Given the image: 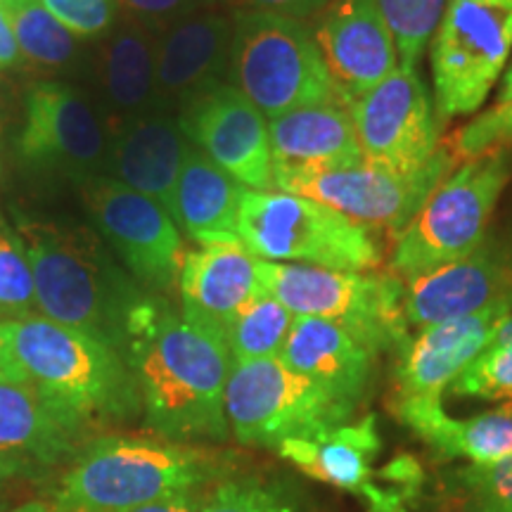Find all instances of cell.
Here are the masks:
<instances>
[{
	"label": "cell",
	"mask_w": 512,
	"mask_h": 512,
	"mask_svg": "<svg viewBox=\"0 0 512 512\" xmlns=\"http://www.w3.org/2000/svg\"><path fill=\"white\" fill-rule=\"evenodd\" d=\"M354 403L337 399L280 358L233 363L226 384V415L240 444L278 448L287 439L344 425Z\"/></svg>",
	"instance_id": "obj_9"
},
{
	"label": "cell",
	"mask_w": 512,
	"mask_h": 512,
	"mask_svg": "<svg viewBox=\"0 0 512 512\" xmlns=\"http://www.w3.org/2000/svg\"><path fill=\"white\" fill-rule=\"evenodd\" d=\"M5 325L31 387L79 430L91 434L143 415L131 368L100 339L43 316Z\"/></svg>",
	"instance_id": "obj_3"
},
{
	"label": "cell",
	"mask_w": 512,
	"mask_h": 512,
	"mask_svg": "<svg viewBox=\"0 0 512 512\" xmlns=\"http://www.w3.org/2000/svg\"><path fill=\"white\" fill-rule=\"evenodd\" d=\"M453 164L456 159L448 147H441L439 155L413 176L389 174L366 162L332 169L273 166V185L280 192L325 204L366 228L399 233L418 214L427 195L451 174Z\"/></svg>",
	"instance_id": "obj_11"
},
{
	"label": "cell",
	"mask_w": 512,
	"mask_h": 512,
	"mask_svg": "<svg viewBox=\"0 0 512 512\" xmlns=\"http://www.w3.org/2000/svg\"><path fill=\"white\" fill-rule=\"evenodd\" d=\"M311 34L344 105L373 91L399 67L396 41L377 0H332Z\"/></svg>",
	"instance_id": "obj_16"
},
{
	"label": "cell",
	"mask_w": 512,
	"mask_h": 512,
	"mask_svg": "<svg viewBox=\"0 0 512 512\" xmlns=\"http://www.w3.org/2000/svg\"><path fill=\"white\" fill-rule=\"evenodd\" d=\"M22 60L43 69L69 67L79 57V38L46 10L41 0H10L5 5Z\"/></svg>",
	"instance_id": "obj_29"
},
{
	"label": "cell",
	"mask_w": 512,
	"mask_h": 512,
	"mask_svg": "<svg viewBox=\"0 0 512 512\" xmlns=\"http://www.w3.org/2000/svg\"><path fill=\"white\" fill-rule=\"evenodd\" d=\"M5 512H57V510H55V505H50L46 501H27V503L17 505V508L5 510Z\"/></svg>",
	"instance_id": "obj_46"
},
{
	"label": "cell",
	"mask_w": 512,
	"mask_h": 512,
	"mask_svg": "<svg viewBox=\"0 0 512 512\" xmlns=\"http://www.w3.org/2000/svg\"><path fill=\"white\" fill-rule=\"evenodd\" d=\"M363 162L413 176L439 155V121L415 67H396L380 86L349 102Z\"/></svg>",
	"instance_id": "obj_14"
},
{
	"label": "cell",
	"mask_w": 512,
	"mask_h": 512,
	"mask_svg": "<svg viewBox=\"0 0 512 512\" xmlns=\"http://www.w3.org/2000/svg\"><path fill=\"white\" fill-rule=\"evenodd\" d=\"M128 512H200V496L197 494H181L164 498V501L147 503L143 508L128 510Z\"/></svg>",
	"instance_id": "obj_42"
},
{
	"label": "cell",
	"mask_w": 512,
	"mask_h": 512,
	"mask_svg": "<svg viewBox=\"0 0 512 512\" xmlns=\"http://www.w3.org/2000/svg\"><path fill=\"white\" fill-rule=\"evenodd\" d=\"M223 3L235 12H268V15L290 17L302 22L304 17L318 15L332 0H223Z\"/></svg>",
	"instance_id": "obj_39"
},
{
	"label": "cell",
	"mask_w": 512,
	"mask_h": 512,
	"mask_svg": "<svg viewBox=\"0 0 512 512\" xmlns=\"http://www.w3.org/2000/svg\"><path fill=\"white\" fill-rule=\"evenodd\" d=\"M510 304H512V283H510Z\"/></svg>",
	"instance_id": "obj_49"
},
{
	"label": "cell",
	"mask_w": 512,
	"mask_h": 512,
	"mask_svg": "<svg viewBox=\"0 0 512 512\" xmlns=\"http://www.w3.org/2000/svg\"><path fill=\"white\" fill-rule=\"evenodd\" d=\"M228 76L268 119L299 107L344 105L316 38L299 19L235 12Z\"/></svg>",
	"instance_id": "obj_5"
},
{
	"label": "cell",
	"mask_w": 512,
	"mask_h": 512,
	"mask_svg": "<svg viewBox=\"0 0 512 512\" xmlns=\"http://www.w3.org/2000/svg\"><path fill=\"white\" fill-rule=\"evenodd\" d=\"M453 394L512 403V344H491L451 384Z\"/></svg>",
	"instance_id": "obj_34"
},
{
	"label": "cell",
	"mask_w": 512,
	"mask_h": 512,
	"mask_svg": "<svg viewBox=\"0 0 512 512\" xmlns=\"http://www.w3.org/2000/svg\"><path fill=\"white\" fill-rule=\"evenodd\" d=\"M41 3L79 41L110 36L119 22L117 0H41Z\"/></svg>",
	"instance_id": "obj_37"
},
{
	"label": "cell",
	"mask_w": 512,
	"mask_h": 512,
	"mask_svg": "<svg viewBox=\"0 0 512 512\" xmlns=\"http://www.w3.org/2000/svg\"><path fill=\"white\" fill-rule=\"evenodd\" d=\"M0 110H3V107H0Z\"/></svg>",
	"instance_id": "obj_50"
},
{
	"label": "cell",
	"mask_w": 512,
	"mask_h": 512,
	"mask_svg": "<svg viewBox=\"0 0 512 512\" xmlns=\"http://www.w3.org/2000/svg\"><path fill=\"white\" fill-rule=\"evenodd\" d=\"M216 460L169 439L91 437L69 460L55 489L57 512H128L195 494L219 477Z\"/></svg>",
	"instance_id": "obj_4"
},
{
	"label": "cell",
	"mask_w": 512,
	"mask_h": 512,
	"mask_svg": "<svg viewBox=\"0 0 512 512\" xmlns=\"http://www.w3.org/2000/svg\"><path fill=\"white\" fill-rule=\"evenodd\" d=\"M233 15L214 8L188 15L157 36L155 81L159 110L169 112L192 93L226 81Z\"/></svg>",
	"instance_id": "obj_20"
},
{
	"label": "cell",
	"mask_w": 512,
	"mask_h": 512,
	"mask_svg": "<svg viewBox=\"0 0 512 512\" xmlns=\"http://www.w3.org/2000/svg\"><path fill=\"white\" fill-rule=\"evenodd\" d=\"M508 145H512V100L491 107L453 133L448 152L456 162H467L489 150H508Z\"/></svg>",
	"instance_id": "obj_36"
},
{
	"label": "cell",
	"mask_w": 512,
	"mask_h": 512,
	"mask_svg": "<svg viewBox=\"0 0 512 512\" xmlns=\"http://www.w3.org/2000/svg\"><path fill=\"white\" fill-rule=\"evenodd\" d=\"M512 313L510 299H501L472 316L422 328L408 339L396 366V401H441L458 375L486 347H491L501 320Z\"/></svg>",
	"instance_id": "obj_17"
},
{
	"label": "cell",
	"mask_w": 512,
	"mask_h": 512,
	"mask_svg": "<svg viewBox=\"0 0 512 512\" xmlns=\"http://www.w3.org/2000/svg\"><path fill=\"white\" fill-rule=\"evenodd\" d=\"M38 316L36 285L22 242L0 221V323Z\"/></svg>",
	"instance_id": "obj_32"
},
{
	"label": "cell",
	"mask_w": 512,
	"mask_h": 512,
	"mask_svg": "<svg viewBox=\"0 0 512 512\" xmlns=\"http://www.w3.org/2000/svg\"><path fill=\"white\" fill-rule=\"evenodd\" d=\"M185 138L247 190H271L268 121L230 81L211 83L178 105Z\"/></svg>",
	"instance_id": "obj_15"
},
{
	"label": "cell",
	"mask_w": 512,
	"mask_h": 512,
	"mask_svg": "<svg viewBox=\"0 0 512 512\" xmlns=\"http://www.w3.org/2000/svg\"><path fill=\"white\" fill-rule=\"evenodd\" d=\"M22 53H19L15 31H12L10 17L0 5V72L3 69H12L15 64H22Z\"/></svg>",
	"instance_id": "obj_41"
},
{
	"label": "cell",
	"mask_w": 512,
	"mask_h": 512,
	"mask_svg": "<svg viewBox=\"0 0 512 512\" xmlns=\"http://www.w3.org/2000/svg\"><path fill=\"white\" fill-rule=\"evenodd\" d=\"M259 283L294 318H323L342 325L373 354L403 349V283L396 275L330 271L304 264H256Z\"/></svg>",
	"instance_id": "obj_8"
},
{
	"label": "cell",
	"mask_w": 512,
	"mask_h": 512,
	"mask_svg": "<svg viewBox=\"0 0 512 512\" xmlns=\"http://www.w3.org/2000/svg\"><path fill=\"white\" fill-rule=\"evenodd\" d=\"M380 448L375 418L368 415L354 425L344 422L311 437L287 439L275 451L306 477L351 494H363L370 503V512H406L399 494H387L373 484V458Z\"/></svg>",
	"instance_id": "obj_21"
},
{
	"label": "cell",
	"mask_w": 512,
	"mask_h": 512,
	"mask_svg": "<svg viewBox=\"0 0 512 512\" xmlns=\"http://www.w3.org/2000/svg\"><path fill=\"white\" fill-rule=\"evenodd\" d=\"M188 147L178 117L152 112L110 138L107 171L131 190L157 200L174 219L176 185Z\"/></svg>",
	"instance_id": "obj_23"
},
{
	"label": "cell",
	"mask_w": 512,
	"mask_h": 512,
	"mask_svg": "<svg viewBox=\"0 0 512 512\" xmlns=\"http://www.w3.org/2000/svg\"><path fill=\"white\" fill-rule=\"evenodd\" d=\"M512 0H446L432 41L441 117L477 112L508 69Z\"/></svg>",
	"instance_id": "obj_10"
},
{
	"label": "cell",
	"mask_w": 512,
	"mask_h": 512,
	"mask_svg": "<svg viewBox=\"0 0 512 512\" xmlns=\"http://www.w3.org/2000/svg\"><path fill=\"white\" fill-rule=\"evenodd\" d=\"M512 273L491 254L489 247L406 278L403 285V318L413 328H430L472 316L501 299H510Z\"/></svg>",
	"instance_id": "obj_19"
},
{
	"label": "cell",
	"mask_w": 512,
	"mask_h": 512,
	"mask_svg": "<svg viewBox=\"0 0 512 512\" xmlns=\"http://www.w3.org/2000/svg\"><path fill=\"white\" fill-rule=\"evenodd\" d=\"M294 316L264 287L245 309L238 313L226 332L228 351L233 363L278 358L290 335Z\"/></svg>",
	"instance_id": "obj_30"
},
{
	"label": "cell",
	"mask_w": 512,
	"mask_h": 512,
	"mask_svg": "<svg viewBox=\"0 0 512 512\" xmlns=\"http://www.w3.org/2000/svg\"><path fill=\"white\" fill-rule=\"evenodd\" d=\"M508 181L510 152L505 147L467 159L451 171L396 233V278H413L477 252Z\"/></svg>",
	"instance_id": "obj_7"
},
{
	"label": "cell",
	"mask_w": 512,
	"mask_h": 512,
	"mask_svg": "<svg viewBox=\"0 0 512 512\" xmlns=\"http://www.w3.org/2000/svg\"><path fill=\"white\" fill-rule=\"evenodd\" d=\"M278 358L294 373L356 406L368 387L375 354L332 320L294 318Z\"/></svg>",
	"instance_id": "obj_24"
},
{
	"label": "cell",
	"mask_w": 512,
	"mask_h": 512,
	"mask_svg": "<svg viewBox=\"0 0 512 512\" xmlns=\"http://www.w3.org/2000/svg\"><path fill=\"white\" fill-rule=\"evenodd\" d=\"M273 166L332 169L363 162L356 128L344 105H311L268 119Z\"/></svg>",
	"instance_id": "obj_26"
},
{
	"label": "cell",
	"mask_w": 512,
	"mask_h": 512,
	"mask_svg": "<svg viewBox=\"0 0 512 512\" xmlns=\"http://www.w3.org/2000/svg\"><path fill=\"white\" fill-rule=\"evenodd\" d=\"M510 100H512V62L508 64V69H505V74H503L501 88H498L496 105H501V102H510Z\"/></svg>",
	"instance_id": "obj_45"
},
{
	"label": "cell",
	"mask_w": 512,
	"mask_h": 512,
	"mask_svg": "<svg viewBox=\"0 0 512 512\" xmlns=\"http://www.w3.org/2000/svg\"><path fill=\"white\" fill-rule=\"evenodd\" d=\"M396 41L399 67H415L439 27L446 0H377Z\"/></svg>",
	"instance_id": "obj_31"
},
{
	"label": "cell",
	"mask_w": 512,
	"mask_h": 512,
	"mask_svg": "<svg viewBox=\"0 0 512 512\" xmlns=\"http://www.w3.org/2000/svg\"><path fill=\"white\" fill-rule=\"evenodd\" d=\"M200 512H299V508L283 486L256 477H230L200 496Z\"/></svg>",
	"instance_id": "obj_33"
},
{
	"label": "cell",
	"mask_w": 512,
	"mask_h": 512,
	"mask_svg": "<svg viewBox=\"0 0 512 512\" xmlns=\"http://www.w3.org/2000/svg\"><path fill=\"white\" fill-rule=\"evenodd\" d=\"M81 197L98 233L114 247L121 266L138 285L152 294L178 285L185 245L162 204L112 176L81 183Z\"/></svg>",
	"instance_id": "obj_13"
},
{
	"label": "cell",
	"mask_w": 512,
	"mask_h": 512,
	"mask_svg": "<svg viewBox=\"0 0 512 512\" xmlns=\"http://www.w3.org/2000/svg\"><path fill=\"white\" fill-rule=\"evenodd\" d=\"M491 344H512V313L501 320V325H498L494 335V342Z\"/></svg>",
	"instance_id": "obj_44"
},
{
	"label": "cell",
	"mask_w": 512,
	"mask_h": 512,
	"mask_svg": "<svg viewBox=\"0 0 512 512\" xmlns=\"http://www.w3.org/2000/svg\"><path fill=\"white\" fill-rule=\"evenodd\" d=\"M17 150L36 174L86 183L105 176L110 136L86 93L64 81H36L24 98Z\"/></svg>",
	"instance_id": "obj_12"
},
{
	"label": "cell",
	"mask_w": 512,
	"mask_h": 512,
	"mask_svg": "<svg viewBox=\"0 0 512 512\" xmlns=\"http://www.w3.org/2000/svg\"><path fill=\"white\" fill-rule=\"evenodd\" d=\"M394 413L441 458L491 465L512 456V403L467 420L451 418L441 401H396Z\"/></svg>",
	"instance_id": "obj_27"
},
{
	"label": "cell",
	"mask_w": 512,
	"mask_h": 512,
	"mask_svg": "<svg viewBox=\"0 0 512 512\" xmlns=\"http://www.w3.org/2000/svg\"><path fill=\"white\" fill-rule=\"evenodd\" d=\"M0 382L10 384H29L22 366H19L15 351H12L8 325L0 323Z\"/></svg>",
	"instance_id": "obj_40"
},
{
	"label": "cell",
	"mask_w": 512,
	"mask_h": 512,
	"mask_svg": "<svg viewBox=\"0 0 512 512\" xmlns=\"http://www.w3.org/2000/svg\"><path fill=\"white\" fill-rule=\"evenodd\" d=\"M155 53L157 36L126 19H119L110 36L102 38L98 112L110 138L133 121L162 112L157 102Z\"/></svg>",
	"instance_id": "obj_22"
},
{
	"label": "cell",
	"mask_w": 512,
	"mask_h": 512,
	"mask_svg": "<svg viewBox=\"0 0 512 512\" xmlns=\"http://www.w3.org/2000/svg\"><path fill=\"white\" fill-rule=\"evenodd\" d=\"M91 439L53 411L31 384L0 382V453L34 470L69 465Z\"/></svg>",
	"instance_id": "obj_25"
},
{
	"label": "cell",
	"mask_w": 512,
	"mask_h": 512,
	"mask_svg": "<svg viewBox=\"0 0 512 512\" xmlns=\"http://www.w3.org/2000/svg\"><path fill=\"white\" fill-rule=\"evenodd\" d=\"M211 5L214 0H117L119 19L138 24L152 36H162L176 22Z\"/></svg>",
	"instance_id": "obj_38"
},
{
	"label": "cell",
	"mask_w": 512,
	"mask_h": 512,
	"mask_svg": "<svg viewBox=\"0 0 512 512\" xmlns=\"http://www.w3.org/2000/svg\"><path fill=\"white\" fill-rule=\"evenodd\" d=\"M463 501L475 512H512V456L458 470Z\"/></svg>",
	"instance_id": "obj_35"
},
{
	"label": "cell",
	"mask_w": 512,
	"mask_h": 512,
	"mask_svg": "<svg viewBox=\"0 0 512 512\" xmlns=\"http://www.w3.org/2000/svg\"><path fill=\"white\" fill-rule=\"evenodd\" d=\"M437 512H475L470 508V505H467L463 498H456V503L453 505H448V508H441V510H437Z\"/></svg>",
	"instance_id": "obj_47"
},
{
	"label": "cell",
	"mask_w": 512,
	"mask_h": 512,
	"mask_svg": "<svg viewBox=\"0 0 512 512\" xmlns=\"http://www.w3.org/2000/svg\"><path fill=\"white\" fill-rule=\"evenodd\" d=\"M247 188L197 150L188 147L176 185L174 221L183 235L204 245L238 238V211Z\"/></svg>",
	"instance_id": "obj_28"
},
{
	"label": "cell",
	"mask_w": 512,
	"mask_h": 512,
	"mask_svg": "<svg viewBox=\"0 0 512 512\" xmlns=\"http://www.w3.org/2000/svg\"><path fill=\"white\" fill-rule=\"evenodd\" d=\"M124 361L136 377L147 430L178 444L228 437L233 358L221 332L192 323L152 294L133 320Z\"/></svg>",
	"instance_id": "obj_1"
},
{
	"label": "cell",
	"mask_w": 512,
	"mask_h": 512,
	"mask_svg": "<svg viewBox=\"0 0 512 512\" xmlns=\"http://www.w3.org/2000/svg\"><path fill=\"white\" fill-rule=\"evenodd\" d=\"M238 238L261 261L368 273L382 261L370 228L309 197L245 190Z\"/></svg>",
	"instance_id": "obj_6"
},
{
	"label": "cell",
	"mask_w": 512,
	"mask_h": 512,
	"mask_svg": "<svg viewBox=\"0 0 512 512\" xmlns=\"http://www.w3.org/2000/svg\"><path fill=\"white\" fill-rule=\"evenodd\" d=\"M31 472H36V470L29 463H24V460H17V458H10V456H3V453H0V508H3L5 494H8V486L19 477L31 475Z\"/></svg>",
	"instance_id": "obj_43"
},
{
	"label": "cell",
	"mask_w": 512,
	"mask_h": 512,
	"mask_svg": "<svg viewBox=\"0 0 512 512\" xmlns=\"http://www.w3.org/2000/svg\"><path fill=\"white\" fill-rule=\"evenodd\" d=\"M38 316L86 332L124 358L133 320L152 292L112 261L100 235L62 221L19 219Z\"/></svg>",
	"instance_id": "obj_2"
},
{
	"label": "cell",
	"mask_w": 512,
	"mask_h": 512,
	"mask_svg": "<svg viewBox=\"0 0 512 512\" xmlns=\"http://www.w3.org/2000/svg\"><path fill=\"white\" fill-rule=\"evenodd\" d=\"M10 3V0H0V5H3V8H5V5H8Z\"/></svg>",
	"instance_id": "obj_48"
},
{
	"label": "cell",
	"mask_w": 512,
	"mask_h": 512,
	"mask_svg": "<svg viewBox=\"0 0 512 512\" xmlns=\"http://www.w3.org/2000/svg\"><path fill=\"white\" fill-rule=\"evenodd\" d=\"M256 264L259 259L242 240H216L185 249L178 275L183 316L226 337L238 313L261 292Z\"/></svg>",
	"instance_id": "obj_18"
}]
</instances>
